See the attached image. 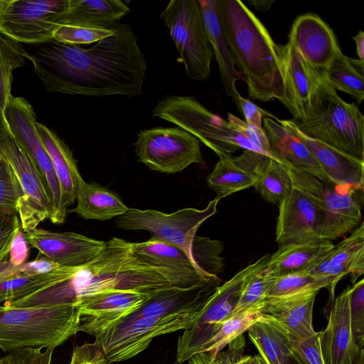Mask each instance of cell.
I'll list each match as a JSON object with an SVG mask.
<instances>
[{
  "mask_svg": "<svg viewBox=\"0 0 364 364\" xmlns=\"http://www.w3.org/2000/svg\"><path fill=\"white\" fill-rule=\"evenodd\" d=\"M287 364H301L296 358L292 355L289 358Z\"/></svg>",
  "mask_w": 364,
  "mask_h": 364,
  "instance_id": "60",
  "label": "cell"
},
{
  "mask_svg": "<svg viewBox=\"0 0 364 364\" xmlns=\"http://www.w3.org/2000/svg\"><path fill=\"white\" fill-rule=\"evenodd\" d=\"M269 255H264L215 289L195 322L178 338L176 363L188 360L203 350L224 322L232 316L247 279L265 267Z\"/></svg>",
  "mask_w": 364,
  "mask_h": 364,
  "instance_id": "8",
  "label": "cell"
},
{
  "mask_svg": "<svg viewBox=\"0 0 364 364\" xmlns=\"http://www.w3.org/2000/svg\"><path fill=\"white\" fill-rule=\"evenodd\" d=\"M201 310L166 316L124 318L95 338L109 364L127 360L144 350L154 338L191 327Z\"/></svg>",
  "mask_w": 364,
  "mask_h": 364,
  "instance_id": "10",
  "label": "cell"
},
{
  "mask_svg": "<svg viewBox=\"0 0 364 364\" xmlns=\"http://www.w3.org/2000/svg\"><path fill=\"white\" fill-rule=\"evenodd\" d=\"M282 48L284 99L282 104L296 122L305 119L322 76L304 60L296 48L287 42Z\"/></svg>",
  "mask_w": 364,
  "mask_h": 364,
  "instance_id": "21",
  "label": "cell"
},
{
  "mask_svg": "<svg viewBox=\"0 0 364 364\" xmlns=\"http://www.w3.org/2000/svg\"><path fill=\"white\" fill-rule=\"evenodd\" d=\"M241 364H267L265 360L259 355H244Z\"/></svg>",
  "mask_w": 364,
  "mask_h": 364,
  "instance_id": "57",
  "label": "cell"
},
{
  "mask_svg": "<svg viewBox=\"0 0 364 364\" xmlns=\"http://www.w3.org/2000/svg\"><path fill=\"white\" fill-rule=\"evenodd\" d=\"M353 39L355 43L358 60L364 62V33L360 31L355 36L353 37Z\"/></svg>",
  "mask_w": 364,
  "mask_h": 364,
  "instance_id": "55",
  "label": "cell"
},
{
  "mask_svg": "<svg viewBox=\"0 0 364 364\" xmlns=\"http://www.w3.org/2000/svg\"><path fill=\"white\" fill-rule=\"evenodd\" d=\"M68 0H0V34L18 43L53 40Z\"/></svg>",
  "mask_w": 364,
  "mask_h": 364,
  "instance_id": "13",
  "label": "cell"
},
{
  "mask_svg": "<svg viewBox=\"0 0 364 364\" xmlns=\"http://www.w3.org/2000/svg\"><path fill=\"white\" fill-rule=\"evenodd\" d=\"M53 348H25L0 357V364H51Z\"/></svg>",
  "mask_w": 364,
  "mask_h": 364,
  "instance_id": "49",
  "label": "cell"
},
{
  "mask_svg": "<svg viewBox=\"0 0 364 364\" xmlns=\"http://www.w3.org/2000/svg\"><path fill=\"white\" fill-rule=\"evenodd\" d=\"M23 190L9 164L0 161V213L18 214L17 205Z\"/></svg>",
  "mask_w": 364,
  "mask_h": 364,
  "instance_id": "44",
  "label": "cell"
},
{
  "mask_svg": "<svg viewBox=\"0 0 364 364\" xmlns=\"http://www.w3.org/2000/svg\"><path fill=\"white\" fill-rule=\"evenodd\" d=\"M262 127L272 153L288 166L330 183L304 143L277 120L264 117Z\"/></svg>",
  "mask_w": 364,
  "mask_h": 364,
  "instance_id": "28",
  "label": "cell"
},
{
  "mask_svg": "<svg viewBox=\"0 0 364 364\" xmlns=\"http://www.w3.org/2000/svg\"><path fill=\"white\" fill-rule=\"evenodd\" d=\"M2 305H0V309H1Z\"/></svg>",
  "mask_w": 364,
  "mask_h": 364,
  "instance_id": "62",
  "label": "cell"
},
{
  "mask_svg": "<svg viewBox=\"0 0 364 364\" xmlns=\"http://www.w3.org/2000/svg\"><path fill=\"white\" fill-rule=\"evenodd\" d=\"M320 213L314 203L297 186L279 205L276 242L279 246L318 239Z\"/></svg>",
  "mask_w": 364,
  "mask_h": 364,
  "instance_id": "22",
  "label": "cell"
},
{
  "mask_svg": "<svg viewBox=\"0 0 364 364\" xmlns=\"http://www.w3.org/2000/svg\"><path fill=\"white\" fill-rule=\"evenodd\" d=\"M319 291H311L294 296L266 298L259 310L262 319L274 326L289 340L308 337L316 331L313 310Z\"/></svg>",
  "mask_w": 364,
  "mask_h": 364,
  "instance_id": "24",
  "label": "cell"
},
{
  "mask_svg": "<svg viewBox=\"0 0 364 364\" xmlns=\"http://www.w3.org/2000/svg\"><path fill=\"white\" fill-rule=\"evenodd\" d=\"M21 228L17 214L0 213V262L9 255L13 242Z\"/></svg>",
  "mask_w": 364,
  "mask_h": 364,
  "instance_id": "51",
  "label": "cell"
},
{
  "mask_svg": "<svg viewBox=\"0 0 364 364\" xmlns=\"http://www.w3.org/2000/svg\"><path fill=\"white\" fill-rule=\"evenodd\" d=\"M69 364H109L100 341L75 345Z\"/></svg>",
  "mask_w": 364,
  "mask_h": 364,
  "instance_id": "50",
  "label": "cell"
},
{
  "mask_svg": "<svg viewBox=\"0 0 364 364\" xmlns=\"http://www.w3.org/2000/svg\"><path fill=\"white\" fill-rule=\"evenodd\" d=\"M321 331L303 338L289 340L292 356L301 364H325L321 344Z\"/></svg>",
  "mask_w": 364,
  "mask_h": 364,
  "instance_id": "48",
  "label": "cell"
},
{
  "mask_svg": "<svg viewBox=\"0 0 364 364\" xmlns=\"http://www.w3.org/2000/svg\"><path fill=\"white\" fill-rule=\"evenodd\" d=\"M114 27L104 28L80 24L60 23L54 31L53 39L64 44L90 46L112 36L114 33Z\"/></svg>",
  "mask_w": 364,
  "mask_h": 364,
  "instance_id": "42",
  "label": "cell"
},
{
  "mask_svg": "<svg viewBox=\"0 0 364 364\" xmlns=\"http://www.w3.org/2000/svg\"><path fill=\"white\" fill-rule=\"evenodd\" d=\"M348 364H364V349L361 348Z\"/></svg>",
  "mask_w": 364,
  "mask_h": 364,
  "instance_id": "59",
  "label": "cell"
},
{
  "mask_svg": "<svg viewBox=\"0 0 364 364\" xmlns=\"http://www.w3.org/2000/svg\"><path fill=\"white\" fill-rule=\"evenodd\" d=\"M160 18L169 30L187 77L196 81L208 79L213 53L198 0H171Z\"/></svg>",
  "mask_w": 364,
  "mask_h": 364,
  "instance_id": "9",
  "label": "cell"
},
{
  "mask_svg": "<svg viewBox=\"0 0 364 364\" xmlns=\"http://www.w3.org/2000/svg\"><path fill=\"white\" fill-rule=\"evenodd\" d=\"M219 200L214 198L203 209L186 208L171 213L129 208L117 218L116 227L149 231L154 237L180 248L195 262L192 255L193 240L200 225L216 213Z\"/></svg>",
  "mask_w": 364,
  "mask_h": 364,
  "instance_id": "11",
  "label": "cell"
},
{
  "mask_svg": "<svg viewBox=\"0 0 364 364\" xmlns=\"http://www.w3.org/2000/svg\"><path fill=\"white\" fill-rule=\"evenodd\" d=\"M4 116L11 133L31 156L45 181L52 205V219L63 220L67 208L53 164L38 134L32 105L23 97L12 96Z\"/></svg>",
  "mask_w": 364,
  "mask_h": 364,
  "instance_id": "15",
  "label": "cell"
},
{
  "mask_svg": "<svg viewBox=\"0 0 364 364\" xmlns=\"http://www.w3.org/2000/svg\"><path fill=\"white\" fill-rule=\"evenodd\" d=\"M286 166L293 184L299 188L319 210L318 239L332 241L359 226L362 212L357 193L360 191L350 186L327 183L289 165Z\"/></svg>",
  "mask_w": 364,
  "mask_h": 364,
  "instance_id": "7",
  "label": "cell"
},
{
  "mask_svg": "<svg viewBox=\"0 0 364 364\" xmlns=\"http://www.w3.org/2000/svg\"><path fill=\"white\" fill-rule=\"evenodd\" d=\"M114 29L88 48L53 39L17 43L50 93L133 97L142 92L147 64L131 27L119 23Z\"/></svg>",
  "mask_w": 364,
  "mask_h": 364,
  "instance_id": "1",
  "label": "cell"
},
{
  "mask_svg": "<svg viewBox=\"0 0 364 364\" xmlns=\"http://www.w3.org/2000/svg\"><path fill=\"white\" fill-rule=\"evenodd\" d=\"M269 157L257 152L245 150L237 156H225L219 160L206 181L210 188L220 200L236 192L254 187L259 167Z\"/></svg>",
  "mask_w": 364,
  "mask_h": 364,
  "instance_id": "26",
  "label": "cell"
},
{
  "mask_svg": "<svg viewBox=\"0 0 364 364\" xmlns=\"http://www.w3.org/2000/svg\"><path fill=\"white\" fill-rule=\"evenodd\" d=\"M28 245L60 267H80L91 262L106 242L73 232H52L34 228L24 232Z\"/></svg>",
  "mask_w": 364,
  "mask_h": 364,
  "instance_id": "17",
  "label": "cell"
},
{
  "mask_svg": "<svg viewBox=\"0 0 364 364\" xmlns=\"http://www.w3.org/2000/svg\"><path fill=\"white\" fill-rule=\"evenodd\" d=\"M328 323L321 331V344L325 364H348L361 348L351 327L350 287L334 300Z\"/></svg>",
  "mask_w": 364,
  "mask_h": 364,
  "instance_id": "25",
  "label": "cell"
},
{
  "mask_svg": "<svg viewBox=\"0 0 364 364\" xmlns=\"http://www.w3.org/2000/svg\"><path fill=\"white\" fill-rule=\"evenodd\" d=\"M228 122L256 149L259 154L278 161L285 166H288L285 162L276 156L271 151L267 137L263 128H258L248 124L230 112L228 113Z\"/></svg>",
  "mask_w": 364,
  "mask_h": 364,
  "instance_id": "45",
  "label": "cell"
},
{
  "mask_svg": "<svg viewBox=\"0 0 364 364\" xmlns=\"http://www.w3.org/2000/svg\"><path fill=\"white\" fill-rule=\"evenodd\" d=\"M364 62L351 58L341 50L328 66L324 78L336 90L354 97L358 104L364 99Z\"/></svg>",
  "mask_w": 364,
  "mask_h": 364,
  "instance_id": "35",
  "label": "cell"
},
{
  "mask_svg": "<svg viewBox=\"0 0 364 364\" xmlns=\"http://www.w3.org/2000/svg\"><path fill=\"white\" fill-rule=\"evenodd\" d=\"M228 346L226 350H221L213 356L205 352L197 353L188 360V364H241L245 348L244 336L240 335Z\"/></svg>",
  "mask_w": 364,
  "mask_h": 364,
  "instance_id": "46",
  "label": "cell"
},
{
  "mask_svg": "<svg viewBox=\"0 0 364 364\" xmlns=\"http://www.w3.org/2000/svg\"><path fill=\"white\" fill-rule=\"evenodd\" d=\"M38 134L58 177L66 208L76 200L81 176L73 153L66 144L45 124L36 122Z\"/></svg>",
  "mask_w": 364,
  "mask_h": 364,
  "instance_id": "30",
  "label": "cell"
},
{
  "mask_svg": "<svg viewBox=\"0 0 364 364\" xmlns=\"http://www.w3.org/2000/svg\"><path fill=\"white\" fill-rule=\"evenodd\" d=\"M254 188L268 203L279 205L293 188L287 166L273 159L260 167Z\"/></svg>",
  "mask_w": 364,
  "mask_h": 364,
  "instance_id": "37",
  "label": "cell"
},
{
  "mask_svg": "<svg viewBox=\"0 0 364 364\" xmlns=\"http://www.w3.org/2000/svg\"><path fill=\"white\" fill-rule=\"evenodd\" d=\"M326 284L302 271L274 277L266 298L289 297L311 291H320Z\"/></svg>",
  "mask_w": 364,
  "mask_h": 364,
  "instance_id": "40",
  "label": "cell"
},
{
  "mask_svg": "<svg viewBox=\"0 0 364 364\" xmlns=\"http://www.w3.org/2000/svg\"><path fill=\"white\" fill-rule=\"evenodd\" d=\"M235 104L245 117V122L258 128H263L262 120L264 117H269L277 120L278 118L273 114L267 112L251 100L246 99L240 95Z\"/></svg>",
  "mask_w": 364,
  "mask_h": 364,
  "instance_id": "52",
  "label": "cell"
},
{
  "mask_svg": "<svg viewBox=\"0 0 364 364\" xmlns=\"http://www.w3.org/2000/svg\"><path fill=\"white\" fill-rule=\"evenodd\" d=\"M1 159H2V157H1V156L0 155V161H1Z\"/></svg>",
  "mask_w": 364,
  "mask_h": 364,
  "instance_id": "61",
  "label": "cell"
},
{
  "mask_svg": "<svg viewBox=\"0 0 364 364\" xmlns=\"http://www.w3.org/2000/svg\"><path fill=\"white\" fill-rule=\"evenodd\" d=\"M274 277L264 268L255 272L245 282L232 314L244 311H259L263 306L267 293Z\"/></svg>",
  "mask_w": 364,
  "mask_h": 364,
  "instance_id": "41",
  "label": "cell"
},
{
  "mask_svg": "<svg viewBox=\"0 0 364 364\" xmlns=\"http://www.w3.org/2000/svg\"><path fill=\"white\" fill-rule=\"evenodd\" d=\"M304 272L326 284L330 301H333L336 287L342 278L349 274L354 284L364 274L363 223L348 237L334 245L326 257Z\"/></svg>",
  "mask_w": 364,
  "mask_h": 364,
  "instance_id": "20",
  "label": "cell"
},
{
  "mask_svg": "<svg viewBox=\"0 0 364 364\" xmlns=\"http://www.w3.org/2000/svg\"><path fill=\"white\" fill-rule=\"evenodd\" d=\"M223 250V243L208 237L196 235L192 245L193 257L198 266L207 274L218 277L223 272V258L220 254Z\"/></svg>",
  "mask_w": 364,
  "mask_h": 364,
  "instance_id": "43",
  "label": "cell"
},
{
  "mask_svg": "<svg viewBox=\"0 0 364 364\" xmlns=\"http://www.w3.org/2000/svg\"><path fill=\"white\" fill-rule=\"evenodd\" d=\"M129 11L122 0H68L60 23L112 28Z\"/></svg>",
  "mask_w": 364,
  "mask_h": 364,
  "instance_id": "32",
  "label": "cell"
},
{
  "mask_svg": "<svg viewBox=\"0 0 364 364\" xmlns=\"http://www.w3.org/2000/svg\"><path fill=\"white\" fill-rule=\"evenodd\" d=\"M24 65L18 43L0 34V107L4 112L12 97L13 73Z\"/></svg>",
  "mask_w": 364,
  "mask_h": 364,
  "instance_id": "39",
  "label": "cell"
},
{
  "mask_svg": "<svg viewBox=\"0 0 364 364\" xmlns=\"http://www.w3.org/2000/svg\"><path fill=\"white\" fill-rule=\"evenodd\" d=\"M290 42L306 63L318 75H324L341 50L333 30L318 15L299 16L289 34Z\"/></svg>",
  "mask_w": 364,
  "mask_h": 364,
  "instance_id": "19",
  "label": "cell"
},
{
  "mask_svg": "<svg viewBox=\"0 0 364 364\" xmlns=\"http://www.w3.org/2000/svg\"><path fill=\"white\" fill-rule=\"evenodd\" d=\"M60 266L47 258L36 259L17 267L18 274H38L50 272Z\"/></svg>",
  "mask_w": 364,
  "mask_h": 364,
  "instance_id": "54",
  "label": "cell"
},
{
  "mask_svg": "<svg viewBox=\"0 0 364 364\" xmlns=\"http://www.w3.org/2000/svg\"><path fill=\"white\" fill-rule=\"evenodd\" d=\"M208 39L219 66L220 78L226 94L234 102L240 95L236 81L240 78L226 43L216 12V0H198Z\"/></svg>",
  "mask_w": 364,
  "mask_h": 364,
  "instance_id": "31",
  "label": "cell"
},
{
  "mask_svg": "<svg viewBox=\"0 0 364 364\" xmlns=\"http://www.w3.org/2000/svg\"><path fill=\"white\" fill-rule=\"evenodd\" d=\"M0 155L11 168L23 190L17 213L23 232L30 231L51 216L52 205L45 181L31 156L10 131L0 137Z\"/></svg>",
  "mask_w": 364,
  "mask_h": 364,
  "instance_id": "14",
  "label": "cell"
},
{
  "mask_svg": "<svg viewBox=\"0 0 364 364\" xmlns=\"http://www.w3.org/2000/svg\"><path fill=\"white\" fill-rule=\"evenodd\" d=\"M306 136L364 161V116L354 103L345 102L322 77L307 117L294 121Z\"/></svg>",
  "mask_w": 364,
  "mask_h": 364,
  "instance_id": "5",
  "label": "cell"
},
{
  "mask_svg": "<svg viewBox=\"0 0 364 364\" xmlns=\"http://www.w3.org/2000/svg\"><path fill=\"white\" fill-rule=\"evenodd\" d=\"M10 131L6 120L4 112L0 107V137Z\"/></svg>",
  "mask_w": 364,
  "mask_h": 364,
  "instance_id": "58",
  "label": "cell"
},
{
  "mask_svg": "<svg viewBox=\"0 0 364 364\" xmlns=\"http://www.w3.org/2000/svg\"><path fill=\"white\" fill-rule=\"evenodd\" d=\"M261 319L260 312L255 310L232 314L200 353L205 352L212 356L215 355L234 339L247 331L253 323Z\"/></svg>",
  "mask_w": 364,
  "mask_h": 364,
  "instance_id": "38",
  "label": "cell"
},
{
  "mask_svg": "<svg viewBox=\"0 0 364 364\" xmlns=\"http://www.w3.org/2000/svg\"><path fill=\"white\" fill-rule=\"evenodd\" d=\"M152 294L112 290L92 296L78 306L79 331L97 338L113 324L140 307Z\"/></svg>",
  "mask_w": 364,
  "mask_h": 364,
  "instance_id": "18",
  "label": "cell"
},
{
  "mask_svg": "<svg viewBox=\"0 0 364 364\" xmlns=\"http://www.w3.org/2000/svg\"><path fill=\"white\" fill-rule=\"evenodd\" d=\"M351 327L358 347H364V279L350 287Z\"/></svg>",
  "mask_w": 364,
  "mask_h": 364,
  "instance_id": "47",
  "label": "cell"
},
{
  "mask_svg": "<svg viewBox=\"0 0 364 364\" xmlns=\"http://www.w3.org/2000/svg\"><path fill=\"white\" fill-rule=\"evenodd\" d=\"M76 201L77 205L71 211L85 220H110L124 214L129 208L115 192L84 180L79 185Z\"/></svg>",
  "mask_w": 364,
  "mask_h": 364,
  "instance_id": "33",
  "label": "cell"
},
{
  "mask_svg": "<svg viewBox=\"0 0 364 364\" xmlns=\"http://www.w3.org/2000/svg\"><path fill=\"white\" fill-rule=\"evenodd\" d=\"M277 121L304 143L330 183L350 186L363 191L364 161L306 136L298 129L293 120L277 119Z\"/></svg>",
  "mask_w": 364,
  "mask_h": 364,
  "instance_id": "23",
  "label": "cell"
},
{
  "mask_svg": "<svg viewBox=\"0 0 364 364\" xmlns=\"http://www.w3.org/2000/svg\"><path fill=\"white\" fill-rule=\"evenodd\" d=\"M134 146L137 160L160 173H180L193 164H205L200 141L178 127L144 129Z\"/></svg>",
  "mask_w": 364,
  "mask_h": 364,
  "instance_id": "12",
  "label": "cell"
},
{
  "mask_svg": "<svg viewBox=\"0 0 364 364\" xmlns=\"http://www.w3.org/2000/svg\"><path fill=\"white\" fill-rule=\"evenodd\" d=\"M170 286L165 270L143 262L132 252L131 242L114 237L106 241L99 255L79 267L71 277L3 306L78 307L92 296L104 291L129 290L154 294Z\"/></svg>",
  "mask_w": 364,
  "mask_h": 364,
  "instance_id": "2",
  "label": "cell"
},
{
  "mask_svg": "<svg viewBox=\"0 0 364 364\" xmlns=\"http://www.w3.org/2000/svg\"><path fill=\"white\" fill-rule=\"evenodd\" d=\"M333 246L331 241L321 239L279 246L269 255L264 270L274 277L305 271L326 257Z\"/></svg>",
  "mask_w": 364,
  "mask_h": 364,
  "instance_id": "29",
  "label": "cell"
},
{
  "mask_svg": "<svg viewBox=\"0 0 364 364\" xmlns=\"http://www.w3.org/2000/svg\"><path fill=\"white\" fill-rule=\"evenodd\" d=\"M216 12L235 68L252 100L284 99L282 48L239 0H216Z\"/></svg>",
  "mask_w": 364,
  "mask_h": 364,
  "instance_id": "3",
  "label": "cell"
},
{
  "mask_svg": "<svg viewBox=\"0 0 364 364\" xmlns=\"http://www.w3.org/2000/svg\"><path fill=\"white\" fill-rule=\"evenodd\" d=\"M218 287L205 283L190 288L173 286L164 288L124 318L166 316L202 309Z\"/></svg>",
  "mask_w": 364,
  "mask_h": 364,
  "instance_id": "27",
  "label": "cell"
},
{
  "mask_svg": "<svg viewBox=\"0 0 364 364\" xmlns=\"http://www.w3.org/2000/svg\"><path fill=\"white\" fill-rule=\"evenodd\" d=\"M248 336L267 364H287L292 355L289 339L274 326L263 320L253 323Z\"/></svg>",
  "mask_w": 364,
  "mask_h": 364,
  "instance_id": "36",
  "label": "cell"
},
{
  "mask_svg": "<svg viewBox=\"0 0 364 364\" xmlns=\"http://www.w3.org/2000/svg\"><path fill=\"white\" fill-rule=\"evenodd\" d=\"M274 2V0H250L248 3L262 11H267Z\"/></svg>",
  "mask_w": 364,
  "mask_h": 364,
  "instance_id": "56",
  "label": "cell"
},
{
  "mask_svg": "<svg viewBox=\"0 0 364 364\" xmlns=\"http://www.w3.org/2000/svg\"><path fill=\"white\" fill-rule=\"evenodd\" d=\"M132 251L141 261L165 270L171 286L190 288L201 284L219 286V277L205 273L180 248L154 237L140 242H131Z\"/></svg>",
  "mask_w": 364,
  "mask_h": 364,
  "instance_id": "16",
  "label": "cell"
},
{
  "mask_svg": "<svg viewBox=\"0 0 364 364\" xmlns=\"http://www.w3.org/2000/svg\"><path fill=\"white\" fill-rule=\"evenodd\" d=\"M79 267H59L43 274H18L0 280V305L21 299L71 277Z\"/></svg>",
  "mask_w": 364,
  "mask_h": 364,
  "instance_id": "34",
  "label": "cell"
},
{
  "mask_svg": "<svg viewBox=\"0 0 364 364\" xmlns=\"http://www.w3.org/2000/svg\"><path fill=\"white\" fill-rule=\"evenodd\" d=\"M80 314L74 305L0 309V349H55L79 332Z\"/></svg>",
  "mask_w": 364,
  "mask_h": 364,
  "instance_id": "4",
  "label": "cell"
},
{
  "mask_svg": "<svg viewBox=\"0 0 364 364\" xmlns=\"http://www.w3.org/2000/svg\"><path fill=\"white\" fill-rule=\"evenodd\" d=\"M9 262L14 266L18 267L24 264L28 255V243L26 241L24 233L21 229L16 236L10 252Z\"/></svg>",
  "mask_w": 364,
  "mask_h": 364,
  "instance_id": "53",
  "label": "cell"
},
{
  "mask_svg": "<svg viewBox=\"0 0 364 364\" xmlns=\"http://www.w3.org/2000/svg\"><path fill=\"white\" fill-rule=\"evenodd\" d=\"M152 116L184 129L212 149L218 157L242 149H256L223 117L211 112L193 96L168 95L155 106Z\"/></svg>",
  "mask_w": 364,
  "mask_h": 364,
  "instance_id": "6",
  "label": "cell"
}]
</instances>
